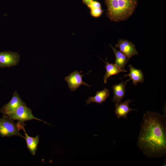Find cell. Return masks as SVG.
Returning <instances> with one entry per match:
<instances>
[{
	"label": "cell",
	"mask_w": 166,
	"mask_h": 166,
	"mask_svg": "<svg viewBox=\"0 0 166 166\" xmlns=\"http://www.w3.org/2000/svg\"><path fill=\"white\" fill-rule=\"evenodd\" d=\"M137 140L143 153L151 158H159L166 153L165 116L155 112L144 113Z\"/></svg>",
	"instance_id": "6da1fadb"
},
{
	"label": "cell",
	"mask_w": 166,
	"mask_h": 166,
	"mask_svg": "<svg viewBox=\"0 0 166 166\" xmlns=\"http://www.w3.org/2000/svg\"><path fill=\"white\" fill-rule=\"evenodd\" d=\"M107 7V16L112 21L126 20L133 14L137 6V0H105Z\"/></svg>",
	"instance_id": "7a4b0ae2"
},
{
	"label": "cell",
	"mask_w": 166,
	"mask_h": 166,
	"mask_svg": "<svg viewBox=\"0 0 166 166\" xmlns=\"http://www.w3.org/2000/svg\"><path fill=\"white\" fill-rule=\"evenodd\" d=\"M20 130L17 123H14V120L3 116L0 118V136L2 137L17 136L24 138Z\"/></svg>",
	"instance_id": "3957f363"
},
{
	"label": "cell",
	"mask_w": 166,
	"mask_h": 166,
	"mask_svg": "<svg viewBox=\"0 0 166 166\" xmlns=\"http://www.w3.org/2000/svg\"><path fill=\"white\" fill-rule=\"evenodd\" d=\"M13 120H16L22 122L30 121L33 119H35L42 121L46 123L47 122L38 118L33 115L31 110L28 108L26 105H22L19 106L16 110L12 113L6 116ZM50 124L49 123H48Z\"/></svg>",
	"instance_id": "277c9868"
},
{
	"label": "cell",
	"mask_w": 166,
	"mask_h": 166,
	"mask_svg": "<svg viewBox=\"0 0 166 166\" xmlns=\"http://www.w3.org/2000/svg\"><path fill=\"white\" fill-rule=\"evenodd\" d=\"M90 72L91 71H89L86 73L81 75V73H82V71L79 72L75 70L71 73L68 76H66L65 80L67 83L70 90L74 91L81 85H84L88 87L91 86V85L83 81L82 79L83 76Z\"/></svg>",
	"instance_id": "5b68a950"
},
{
	"label": "cell",
	"mask_w": 166,
	"mask_h": 166,
	"mask_svg": "<svg viewBox=\"0 0 166 166\" xmlns=\"http://www.w3.org/2000/svg\"><path fill=\"white\" fill-rule=\"evenodd\" d=\"M26 105L17 92L15 91L11 99L1 108L0 112L3 114V116H7L14 112L20 106Z\"/></svg>",
	"instance_id": "8992f818"
},
{
	"label": "cell",
	"mask_w": 166,
	"mask_h": 166,
	"mask_svg": "<svg viewBox=\"0 0 166 166\" xmlns=\"http://www.w3.org/2000/svg\"><path fill=\"white\" fill-rule=\"evenodd\" d=\"M20 55L10 51L0 52V67L4 68L14 66L18 64Z\"/></svg>",
	"instance_id": "52a82bcc"
},
{
	"label": "cell",
	"mask_w": 166,
	"mask_h": 166,
	"mask_svg": "<svg viewBox=\"0 0 166 166\" xmlns=\"http://www.w3.org/2000/svg\"><path fill=\"white\" fill-rule=\"evenodd\" d=\"M115 47L119 48L120 51L129 59L132 56L138 54L135 45L130 41L120 39Z\"/></svg>",
	"instance_id": "ba28073f"
},
{
	"label": "cell",
	"mask_w": 166,
	"mask_h": 166,
	"mask_svg": "<svg viewBox=\"0 0 166 166\" xmlns=\"http://www.w3.org/2000/svg\"><path fill=\"white\" fill-rule=\"evenodd\" d=\"M20 129H22L25 133L24 138L26 140L27 146L30 152L33 155H34L37 150V147L39 141V136L37 135L35 137L29 136L27 133L24 128L25 124L24 122L18 121L17 123Z\"/></svg>",
	"instance_id": "9c48e42d"
},
{
	"label": "cell",
	"mask_w": 166,
	"mask_h": 166,
	"mask_svg": "<svg viewBox=\"0 0 166 166\" xmlns=\"http://www.w3.org/2000/svg\"><path fill=\"white\" fill-rule=\"evenodd\" d=\"M133 101L128 99L124 102H121L118 104H116L115 113L117 118H123L127 119V114L130 112L132 111H137L138 110L132 109L129 107V103Z\"/></svg>",
	"instance_id": "30bf717a"
},
{
	"label": "cell",
	"mask_w": 166,
	"mask_h": 166,
	"mask_svg": "<svg viewBox=\"0 0 166 166\" xmlns=\"http://www.w3.org/2000/svg\"><path fill=\"white\" fill-rule=\"evenodd\" d=\"M129 81L128 79L124 82L122 81L121 82L113 85L112 89L114 94L113 101L116 104L121 102V100L124 97L126 85Z\"/></svg>",
	"instance_id": "8fae6325"
},
{
	"label": "cell",
	"mask_w": 166,
	"mask_h": 166,
	"mask_svg": "<svg viewBox=\"0 0 166 166\" xmlns=\"http://www.w3.org/2000/svg\"><path fill=\"white\" fill-rule=\"evenodd\" d=\"M128 67L129 73L125 75L123 77H129V80H132V84L135 86L139 82L143 83L144 81V74L141 70L135 68L130 65H129Z\"/></svg>",
	"instance_id": "7c38bea8"
},
{
	"label": "cell",
	"mask_w": 166,
	"mask_h": 166,
	"mask_svg": "<svg viewBox=\"0 0 166 166\" xmlns=\"http://www.w3.org/2000/svg\"><path fill=\"white\" fill-rule=\"evenodd\" d=\"M110 46L113 50L115 57V61L114 64L118 67L122 71L124 72H127L125 69V65L129 60V59L123 53L110 44Z\"/></svg>",
	"instance_id": "4fadbf2b"
},
{
	"label": "cell",
	"mask_w": 166,
	"mask_h": 166,
	"mask_svg": "<svg viewBox=\"0 0 166 166\" xmlns=\"http://www.w3.org/2000/svg\"><path fill=\"white\" fill-rule=\"evenodd\" d=\"M109 95V90L106 88H105L102 90L97 91L94 96L89 97L86 103L87 105L91 102L101 104L103 102L105 101Z\"/></svg>",
	"instance_id": "5bb4252c"
},
{
	"label": "cell",
	"mask_w": 166,
	"mask_h": 166,
	"mask_svg": "<svg viewBox=\"0 0 166 166\" xmlns=\"http://www.w3.org/2000/svg\"><path fill=\"white\" fill-rule=\"evenodd\" d=\"M106 61H103L105 64V68L106 69V73L104 75L103 81L105 83H107L108 79L111 76L118 74L122 72L121 69L115 64L112 63H109L107 61L106 58Z\"/></svg>",
	"instance_id": "9a60e30c"
},
{
	"label": "cell",
	"mask_w": 166,
	"mask_h": 166,
	"mask_svg": "<svg viewBox=\"0 0 166 166\" xmlns=\"http://www.w3.org/2000/svg\"><path fill=\"white\" fill-rule=\"evenodd\" d=\"M90 10L91 15L95 17H98L100 16L103 11L101 8H93Z\"/></svg>",
	"instance_id": "2e32d148"
},
{
	"label": "cell",
	"mask_w": 166,
	"mask_h": 166,
	"mask_svg": "<svg viewBox=\"0 0 166 166\" xmlns=\"http://www.w3.org/2000/svg\"><path fill=\"white\" fill-rule=\"evenodd\" d=\"M87 6L90 9L96 8H101V4L99 2L94 0L92 1Z\"/></svg>",
	"instance_id": "e0dca14e"
},
{
	"label": "cell",
	"mask_w": 166,
	"mask_h": 166,
	"mask_svg": "<svg viewBox=\"0 0 166 166\" xmlns=\"http://www.w3.org/2000/svg\"><path fill=\"white\" fill-rule=\"evenodd\" d=\"M93 0H82L84 3L88 6Z\"/></svg>",
	"instance_id": "ac0fdd59"
}]
</instances>
